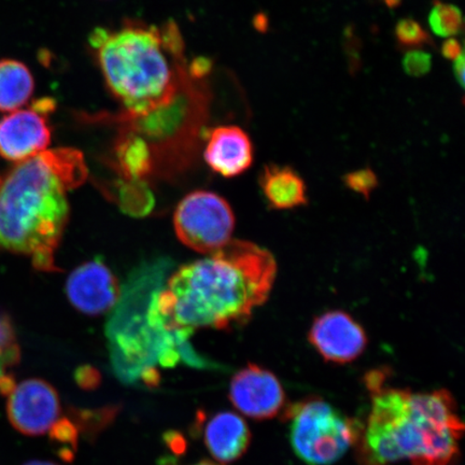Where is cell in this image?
I'll use <instances>...</instances> for the list:
<instances>
[{"mask_svg": "<svg viewBox=\"0 0 465 465\" xmlns=\"http://www.w3.org/2000/svg\"><path fill=\"white\" fill-rule=\"evenodd\" d=\"M173 226L185 246L211 254L231 241L235 216L223 197L209 191H195L179 203Z\"/></svg>", "mask_w": 465, "mask_h": 465, "instance_id": "cell-8", "label": "cell"}, {"mask_svg": "<svg viewBox=\"0 0 465 465\" xmlns=\"http://www.w3.org/2000/svg\"><path fill=\"white\" fill-rule=\"evenodd\" d=\"M345 50L348 60L349 71L351 74H356L360 67H361V45H360L359 39L354 34L352 27H347L345 31Z\"/></svg>", "mask_w": 465, "mask_h": 465, "instance_id": "cell-25", "label": "cell"}, {"mask_svg": "<svg viewBox=\"0 0 465 465\" xmlns=\"http://www.w3.org/2000/svg\"><path fill=\"white\" fill-rule=\"evenodd\" d=\"M197 80L185 74L174 94L164 104L138 115L118 114L120 131L129 132L147 144L153 162V177L173 178L187 172L203 138L208 114L205 93Z\"/></svg>", "mask_w": 465, "mask_h": 465, "instance_id": "cell-6", "label": "cell"}, {"mask_svg": "<svg viewBox=\"0 0 465 465\" xmlns=\"http://www.w3.org/2000/svg\"><path fill=\"white\" fill-rule=\"evenodd\" d=\"M308 340L320 356L337 364L352 362L368 346L362 325L342 311L323 312L313 320Z\"/></svg>", "mask_w": 465, "mask_h": 465, "instance_id": "cell-11", "label": "cell"}, {"mask_svg": "<svg viewBox=\"0 0 465 465\" xmlns=\"http://www.w3.org/2000/svg\"><path fill=\"white\" fill-rule=\"evenodd\" d=\"M253 26L261 34H266L270 29V19L263 13L255 15L253 19Z\"/></svg>", "mask_w": 465, "mask_h": 465, "instance_id": "cell-32", "label": "cell"}, {"mask_svg": "<svg viewBox=\"0 0 465 465\" xmlns=\"http://www.w3.org/2000/svg\"><path fill=\"white\" fill-rule=\"evenodd\" d=\"M79 430L68 417H63L56 420L50 429V440L52 443L57 444L60 450H69L77 452Z\"/></svg>", "mask_w": 465, "mask_h": 465, "instance_id": "cell-22", "label": "cell"}, {"mask_svg": "<svg viewBox=\"0 0 465 465\" xmlns=\"http://www.w3.org/2000/svg\"><path fill=\"white\" fill-rule=\"evenodd\" d=\"M440 51L441 55L449 61H455L457 57L463 54L462 45L455 38L447 39L443 45H441Z\"/></svg>", "mask_w": 465, "mask_h": 465, "instance_id": "cell-28", "label": "cell"}, {"mask_svg": "<svg viewBox=\"0 0 465 465\" xmlns=\"http://www.w3.org/2000/svg\"><path fill=\"white\" fill-rule=\"evenodd\" d=\"M35 91L34 75L25 63L0 61V112L13 113L31 101Z\"/></svg>", "mask_w": 465, "mask_h": 465, "instance_id": "cell-17", "label": "cell"}, {"mask_svg": "<svg viewBox=\"0 0 465 465\" xmlns=\"http://www.w3.org/2000/svg\"><path fill=\"white\" fill-rule=\"evenodd\" d=\"M429 25L436 36H456L462 32L464 25L461 10L455 5L434 0L429 15Z\"/></svg>", "mask_w": 465, "mask_h": 465, "instance_id": "cell-19", "label": "cell"}, {"mask_svg": "<svg viewBox=\"0 0 465 465\" xmlns=\"http://www.w3.org/2000/svg\"><path fill=\"white\" fill-rule=\"evenodd\" d=\"M230 400L243 415L255 420H272L286 405V394L278 378L255 364H248L232 377Z\"/></svg>", "mask_w": 465, "mask_h": 465, "instance_id": "cell-10", "label": "cell"}, {"mask_svg": "<svg viewBox=\"0 0 465 465\" xmlns=\"http://www.w3.org/2000/svg\"><path fill=\"white\" fill-rule=\"evenodd\" d=\"M172 261L158 259L137 267L127 278L106 324L114 373L124 385H134L144 369L158 363L166 348H176L173 331L153 328L150 306L172 270Z\"/></svg>", "mask_w": 465, "mask_h": 465, "instance_id": "cell-5", "label": "cell"}, {"mask_svg": "<svg viewBox=\"0 0 465 465\" xmlns=\"http://www.w3.org/2000/svg\"><path fill=\"white\" fill-rule=\"evenodd\" d=\"M74 378L78 387L86 391H95L102 383L100 371L93 368L91 365L79 366L74 371Z\"/></svg>", "mask_w": 465, "mask_h": 465, "instance_id": "cell-26", "label": "cell"}, {"mask_svg": "<svg viewBox=\"0 0 465 465\" xmlns=\"http://www.w3.org/2000/svg\"><path fill=\"white\" fill-rule=\"evenodd\" d=\"M7 414L11 424L22 434L43 435L61 415L60 398L48 381H25L9 395Z\"/></svg>", "mask_w": 465, "mask_h": 465, "instance_id": "cell-9", "label": "cell"}, {"mask_svg": "<svg viewBox=\"0 0 465 465\" xmlns=\"http://www.w3.org/2000/svg\"><path fill=\"white\" fill-rule=\"evenodd\" d=\"M48 116L32 107L9 113L0 120V155L11 162L25 161L49 147Z\"/></svg>", "mask_w": 465, "mask_h": 465, "instance_id": "cell-13", "label": "cell"}, {"mask_svg": "<svg viewBox=\"0 0 465 465\" xmlns=\"http://www.w3.org/2000/svg\"><path fill=\"white\" fill-rule=\"evenodd\" d=\"M453 62H455L453 63V74H455L457 83L464 87V54L457 57Z\"/></svg>", "mask_w": 465, "mask_h": 465, "instance_id": "cell-31", "label": "cell"}, {"mask_svg": "<svg viewBox=\"0 0 465 465\" xmlns=\"http://www.w3.org/2000/svg\"><path fill=\"white\" fill-rule=\"evenodd\" d=\"M4 366L2 365V363H0V376H3L5 373H4Z\"/></svg>", "mask_w": 465, "mask_h": 465, "instance_id": "cell-37", "label": "cell"}, {"mask_svg": "<svg viewBox=\"0 0 465 465\" xmlns=\"http://www.w3.org/2000/svg\"><path fill=\"white\" fill-rule=\"evenodd\" d=\"M139 380H142L144 385L148 388H158L160 386L162 378L160 371L156 370L154 366H150V368L144 369L142 371Z\"/></svg>", "mask_w": 465, "mask_h": 465, "instance_id": "cell-29", "label": "cell"}, {"mask_svg": "<svg viewBox=\"0 0 465 465\" xmlns=\"http://www.w3.org/2000/svg\"><path fill=\"white\" fill-rule=\"evenodd\" d=\"M389 9H397L402 4V0H383Z\"/></svg>", "mask_w": 465, "mask_h": 465, "instance_id": "cell-34", "label": "cell"}, {"mask_svg": "<svg viewBox=\"0 0 465 465\" xmlns=\"http://www.w3.org/2000/svg\"><path fill=\"white\" fill-rule=\"evenodd\" d=\"M195 465H219V464L213 463V462L209 461V460H203V461H201L200 463H197Z\"/></svg>", "mask_w": 465, "mask_h": 465, "instance_id": "cell-36", "label": "cell"}, {"mask_svg": "<svg viewBox=\"0 0 465 465\" xmlns=\"http://www.w3.org/2000/svg\"><path fill=\"white\" fill-rule=\"evenodd\" d=\"M371 411L361 424L357 455L362 465H450L464 426L450 393H412L388 385L381 371L365 377Z\"/></svg>", "mask_w": 465, "mask_h": 465, "instance_id": "cell-3", "label": "cell"}, {"mask_svg": "<svg viewBox=\"0 0 465 465\" xmlns=\"http://www.w3.org/2000/svg\"><path fill=\"white\" fill-rule=\"evenodd\" d=\"M66 294L72 305L89 316L102 315L115 306L121 294L118 279L101 260L86 262L69 275Z\"/></svg>", "mask_w": 465, "mask_h": 465, "instance_id": "cell-12", "label": "cell"}, {"mask_svg": "<svg viewBox=\"0 0 465 465\" xmlns=\"http://www.w3.org/2000/svg\"><path fill=\"white\" fill-rule=\"evenodd\" d=\"M291 446L307 465H331L356 446L361 422L351 420L320 399H307L283 410Z\"/></svg>", "mask_w": 465, "mask_h": 465, "instance_id": "cell-7", "label": "cell"}, {"mask_svg": "<svg viewBox=\"0 0 465 465\" xmlns=\"http://www.w3.org/2000/svg\"><path fill=\"white\" fill-rule=\"evenodd\" d=\"M121 411L120 405H108L97 410H81L69 407L68 418L87 440H95L104 429L112 426Z\"/></svg>", "mask_w": 465, "mask_h": 465, "instance_id": "cell-18", "label": "cell"}, {"mask_svg": "<svg viewBox=\"0 0 465 465\" xmlns=\"http://www.w3.org/2000/svg\"><path fill=\"white\" fill-rule=\"evenodd\" d=\"M16 387V381L14 375L4 374L0 376V394L3 397H8Z\"/></svg>", "mask_w": 465, "mask_h": 465, "instance_id": "cell-30", "label": "cell"}, {"mask_svg": "<svg viewBox=\"0 0 465 465\" xmlns=\"http://www.w3.org/2000/svg\"><path fill=\"white\" fill-rule=\"evenodd\" d=\"M163 440H164L168 449L176 456H183L185 450H187V440H185L183 435L178 431L165 432L163 434Z\"/></svg>", "mask_w": 465, "mask_h": 465, "instance_id": "cell-27", "label": "cell"}, {"mask_svg": "<svg viewBox=\"0 0 465 465\" xmlns=\"http://www.w3.org/2000/svg\"><path fill=\"white\" fill-rule=\"evenodd\" d=\"M402 66L405 74L411 77H423L431 72L432 55L420 49L409 50L403 57Z\"/></svg>", "mask_w": 465, "mask_h": 465, "instance_id": "cell-23", "label": "cell"}, {"mask_svg": "<svg viewBox=\"0 0 465 465\" xmlns=\"http://www.w3.org/2000/svg\"><path fill=\"white\" fill-rule=\"evenodd\" d=\"M395 38L400 48L420 49L423 45H434L433 39L420 23L411 17L400 20L395 26Z\"/></svg>", "mask_w": 465, "mask_h": 465, "instance_id": "cell-21", "label": "cell"}, {"mask_svg": "<svg viewBox=\"0 0 465 465\" xmlns=\"http://www.w3.org/2000/svg\"><path fill=\"white\" fill-rule=\"evenodd\" d=\"M86 177L84 154L74 148L45 150L15 165L0 184V252L60 272L55 252L68 223V193Z\"/></svg>", "mask_w": 465, "mask_h": 465, "instance_id": "cell-2", "label": "cell"}, {"mask_svg": "<svg viewBox=\"0 0 465 465\" xmlns=\"http://www.w3.org/2000/svg\"><path fill=\"white\" fill-rule=\"evenodd\" d=\"M25 465H57V464L48 462V461H31V462H27Z\"/></svg>", "mask_w": 465, "mask_h": 465, "instance_id": "cell-35", "label": "cell"}, {"mask_svg": "<svg viewBox=\"0 0 465 465\" xmlns=\"http://www.w3.org/2000/svg\"><path fill=\"white\" fill-rule=\"evenodd\" d=\"M259 182L267 205L276 211H289L304 206L308 202L304 180L293 168L266 165L260 174Z\"/></svg>", "mask_w": 465, "mask_h": 465, "instance_id": "cell-16", "label": "cell"}, {"mask_svg": "<svg viewBox=\"0 0 465 465\" xmlns=\"http://www.w3.org/2000/svg\"><path fill=\"white\" fill-rule=\"evenodd\" d=\"M277 264L269 250L230 241L167 278L154 307L166 330H225L248 322L274 286Z\"/></svg>", "mask_w": 465, "mask_h": 465, "instance_id": "cell-1", "label": "cell"}, {"mask_svg": "<svg viewBox=\"0 0 465 465\" xmlns=\"http://www.w3.org/2000/svg\"><path fill=\"white\" fill-rule=\"evenodd\" d=\"M158 465H178V462L173 457L166 456L160 459Z\"/></svg>", "mask_w": 465, "mask_h": 465, "instance_id": "cell-33", "label": "cell"}, {"mask_svg": "<svg viewBox=\"0 0 465 465\" xmlns=\"http://www.w3.org/2000/svg\"><path fill=\"white\" fill-rule=\"evenodd\" d=\"M203 159L214 173L225 178L240 176L252 165L254 150L248 134L236 125L209 131Z\"/></svg>", "mask_w": 465, "mask_h": 465, "instance_id": "cell-14", "label": "cell"}, {"mask_svg": "<svg viewBox=\"0 0 465 465\" xmlns=\"http://www.w3.org/2000/svg\"><path fill=\"white\" fill-rule=\"evenodd\" d=\"M345 183L349 189L369 197L377 187V177L371 170H361L348 173Z\"/></svg>", "mask_w": 465, "mask_h": 465, "instance_id": "cell-24", "label": "cell"}, {"mask_svg": "<svg viewBox=\"0 0 465 465\" xmlns=\"http://www.w3.org/2000/svg\"><path fill=\"white\" fill-rule=\"evenodd\" d=\"M21 361V348L15 330L7 312L0 311V363L13 368Z\"/></svg>", "mask_w": 465, "mask_h": 465, "instance_id": "cell-20", "label": "cell"}, {"mask_svg": "<svg viewBox=\"0 0 465 465\" xmlns=\"http://www.w3.org/2000/svg\"><path fill=\"white\" fill-rule=\"evenodd\" d=\"M89 45L110 94L121 104L120 114H143L166 103L187 74L183 39L173 21L162 27L138 21L95 27Z\"/></svg>", "mask_w": 465, "mask_h": 465, "instance_id": "cell-4", "label": "cell"}, {"mask_svg": "<svg viewBox=\"0 0 465 465\" xmlns=\"http://www.w3.org/2000/svg\"><path fill=\"white\" fill-rule=\"evenodd\" d=\"M203 439L211 455L220 463L228 464L245 455L252 433L241 416L221 411L208 420Z\"/></svg>", "mask_w": 465, "mask_h": 465, "instance_id": "cell-15", "label": "cell"}]
</instances>
